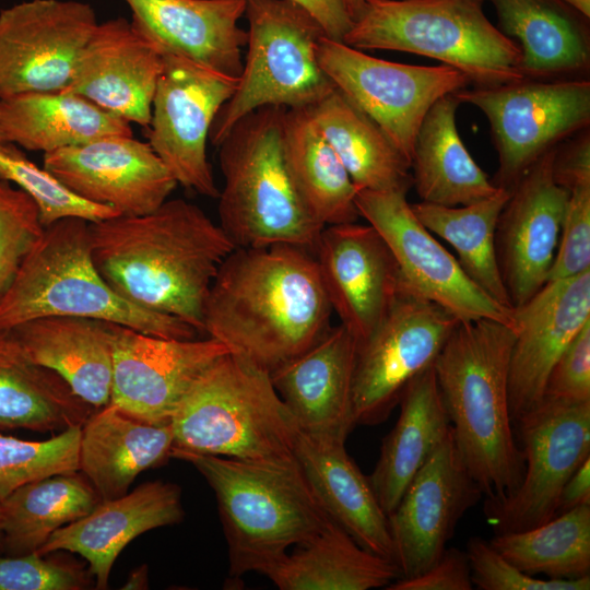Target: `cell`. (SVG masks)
<instances>
[{"label":"cell","instance_id":"cell-1","mask_svg":"<svg viewBox=\"0 0 590 590\" xmlns=\"http://www.w3.org/2000/svg\"><path fill=\"white\" fill-rule=\"evenodd\" d=\"M332 312L310 250L235 248L206 295L203 332L270 373L314 344Z\"/></svg>","mask_w":590,"mask_h":590},{"label":"cell","instance_id":"cell-2","mask_svg":"<svg viewBox=\"0 0 590 590\" xmlns=\"http://www.w3.org/2000/svg\"><path fill=\"white\" fill-rule=\"evenodd\" d=\"M93 261L126 300L203 332V307L223 260L236 247L197 204L166 200L142 215L90 223Z\"/></svg>","mask_w":590,"mask_h":590},{"label":"cell","instance_id":"cell-3","mask_svg":"<svg viewBox=\"0 0 590 590\" xmlns=\"http://www.w3.org/2000/svg\"><path fill=\"white\" fill-rule=\"evenodd\" d=\"M515 335L496 320L459 321L434 362L453 441L486 498L511 493L524 469L508 399Z\"/></svg>","mask_w":590,"mask_h":590},{"label":"cell","instance_id":"cell-4","mask_svg":"<svg viewBox=\"0 0 590 590\" xmlns=\"http://www.w3.org/2000/svg\"><path fill=\"white\" fill-rule=\"evenodd\" d=\"M170 458L194 467L214 492L232 577L262 574L331 520L295 456L248 460L172 449Z\"/></svg>","mask_w":590,"mask_h":590},{"label":"cell","instance_id":"cell-5","mask_svg":"<svg viewBox=\"0 0 590 590\" xmlns=\"http://www.w3.org/2000/svg\"><path fill=\"white\" fill-rule=\"evenodd\" d=\"M49 316L98 319L164 339H193L199 333L177 317L119 296L93 261L90 222L79 217L45 227L0 298L2 330Z\"/></svg>","mask_w":590,"mask_h":590},{"label":"cell","instance_id":"cell-6","mask_svg":"<svg viewBox=\"0 0 590 590\" xmlns=\"http://www.w3.org/2000/svg\"><path fill=\"white\" fill-rule=\"evenodd\" d=\"M281 106L240 118L217 146L224 185L219 225L236 248L294 245L315 252L324 226L306 209L282 146Z\"/></svg>","mask_w":590,"mask_h":590},{"label":"cell","instance_id":"cell-7","mask_svg":"<svg viewBox=\"0 0 590 590\" xmlns=\"http://www.w3.org/2000/svg\"><path fill=\"white\" fill-rule=\"evenodd\" d=\"M485 0H364L342 43L403 51L460 70L480 87L523 80L518 44L485 15Z\"/></svg>","mask_w":590,"mask_h":590},{"label":"cell","instance_id":"cell-8","mask_svg":"<svg viewBox=\"0 0 590 590\" xmlns=\"http://www.w3.org/2000/svg\"><path fill=\"white\" fill-rule=\"evenodd\" d=\"M170 424L173 449L248 460L295 456L299 432L270 373L231 352L196 379Z\"/></svg>","mask_w":590,"mask_h":590},{"label":"cell","instance_id":"cell-9","mask_svg":"<svg viewBox=\"0 0 590 590\" xmlns=\"http://www.w3.org/2000/svg\"><path fill=\"white\" fill-rule=\"evenodd\" d=\"M247 51L233 95L212 123L219 146L232 127L266 106L310 108L335 90L318 60L326 36L317 20L290 0H246Z\"/></svg>","mask_w":590,"mask_h":590},{"label":"cell","instance_id":"cell-10","mask_svg":"<svg viewBox=\"0 0 590 590\" xmlns=\"http://www.w3.org/2000/svg\"><path fill=\"white\" fill-rule=\"evenodd\" d=\"M453 94L486 117L498 155L492 181L508 190L544 153L590 125L588 78L523 79Z\"/></svg>","mask_w":590,"mask_h":590},{"label":"cell","instance_id":"cell-11","mask_svg":"<svg viewBox=\"0 0 590 590\" xmlns=\"http://www.w3.org/2000/svg\"><path fill=\"white\" fill-rule=\"evenodd\" d=\"M319 64L335 88L365 113L410 163L423 118L446 94L471 84L450 66H416L376 58L324 36Z\"/></svg>","mask_w":590,"mask_h":590},{"label":"cell","instance_id":"cell-12","mask_svg":"<svg viewBox=\"0 0 590 590\" xmlns=\"http://www.w3.org/2000/svg\"><path fill=\"white\" fill-rule=\"evenodd\" d=\"M517 422L522 479L508 495L484 502L495 534L524 531L555 517L565 483L590 457V401L543 398Z\"/></svg>","mask_w":590,"mask_h":590},{"label":"cell","instance_id":"cell-13","mask_svg":"<svg viewBox=\"0 0 590 590\" xmlns=\"http://www.w3.org/2000/svg\"><path fill=\"white\" fill-rule=\"evenodd\" d=\"M458 323L448 310L401 285L384 319L357 344L352 390L355 424L386 421L405 386L434 365Z\"/></svg>","mask_w":590,"mask_h":590},{"label":"cell","instance_id":"cell-14","mask_svg":"<svg viewBox=\"0 0 590 590\" xmlns=\"http://www.w3.org/2000/svg\"><path fill=\"white\" fill-rule=\"evenodd\" d=\"M406 193L357 189L355 203L390 248L401 285L441 306L459 321L492 319L514 328V308L481 290L415 216Z\"/></svg>","mask_w":590,"mask_h":590},{"label":"cell","instance_id":"cell-15","mask_svg":"<svg viewBox=\"0 0 590 590\" xmlns=\"http://www.w3.org/2000/svg\"><path fill=\"white\" fill-rule=\"evenodd\" d=\"M237 82L238 78L165 55L152 101L149 144L177 184L212 199L220 190L206 143L214 118Z\"/></svg>","mask_w":590,"mask_h":590},{"label":"cell","instance_id":"cell-16","mask_svg":"<svg viewBox=\"0 0 590 590\" xmlns=\"http://www.w3.org/2000/svg\"><path fill=\"white\" fill-rule=\"evenodd\" d=\"M93 7L74 0H28L0 11V98L60 92L97 26Z\"/></svg>","mask_w":590,"mask_h":590},{"label":"cell","instance_id":"cell-17","mask_svg":"<svg viewBox=\"0 0 590 590\" xmlns=\"http://www.w3.org/2000/svg\"><path fill=\"white\" fill-rule=\"evenodd\" d=\"M228 352L210 337L164 339L114 323L109 403L148 423H170L196 379Z\"/></svg>","mask_w":590,"mask_h":590},{"label":"cell","instance_id":"cell-18","mask_svg":"<svg viewBox=\"0 0 590 590\" xmlns=\"http://www.w3.org/2000/svg\"><path fill=\"white\" fill-rule=\"evenodd\" d=\"M482 496L450 433L388 516L399 578H411L428 569L446 550L459 520Z\"/></svg>","mask_w":590,"mask_h":590},{"label":"cell","instance_id":"cell-19","mask_svg":"<svg viewBox=\"0 0 590 590\" xmlns=\"http://www.w3.org/2000/svg\"><path fill=\"white\" fill-rule=\"evenodd\" d=\"M80 198L142 215L163 204L178 185L149 142L107 135L44 153V165Z\"/></svg>","mask_w":590,"mask_h":590},{"label":"cell","instance_id":"cell-20","mask_svg":"<svg viewBox=\"0 0 590 590\" xmlns=\"http://www.w3.org/2000/svg\"><path fill=\"white\" fill-rule=\"evenodd\" d=\"M556 148L544 153L519 178L498 219L497 257L514 308L546 283L556 255L569 196L553 178Z\"/></svg>","mask_w":590,"mask_h":590},{"label":"cell","instance_id":"cell-21","mask_svg":"<svg viewBox=\"0 0 590 590\" xmlns=\"http://www.w3.org/2000/svg\"><path fill=\"white\" fill-rule=\"evenodd\" d=\"M314 255L332 311L362 343L401 290L390 248L371 225L353 222L324 226Z\"/></svg>","mask_w":590,"mask_h":590},{"label":"cell","instance_id":"cell-22","mask_svg":"<svg viewBox=\"0 0 590 590\" xmlns=\"http://www.w3.org/2000/svg\"><path fill=\"white\" fill-rule=\"evenodd\" d=\"M589 320L590 270L548 281L514 308L516 335L508 371L512 421L541 402L555 362Z\"/></svg>","mask_w":590,"mask_h":590},{"label":"cell","instance_id":"cell-23","mask_svg":"<svg viewBox=\"0 0 590 590\" xmlns=\"http://www.w3.org/2000/svg\"><path fill=\"white\" fill-rule=\"evenodd\" d=\"M356 355V339L340 323L270 371L300 433L345 442L356 425L352 402Z\"/></svg>","mask_w":590,"mask_h":590},{"label":"cell","instance_id":"cell-24","mask_svg":"<svg viewBox=\"0 0 590 590\" xmlns=\"http://www.w3.org/2000/svg\"><path fill=\"white\" fill-rule=\"evenodd\" d=\"M163 55L131 21L98 23L85 44L67 92L148 128Z\"/></svg>","mask_w":590,"mask_h":590},{"label":"cell","instance_id":"cell-25","mask_svg":"<svg viewBox=\"0 0 590 590\" xmlns=\"http://www.w3.org/2000/svg\"><path fill=\"white\" fill-rule=\"evenodd\" d=\"M132 24L160 52L239 78L247 31L246 0H123Z\"/></svg>","mask_w":590,"mask_h":590},{"label":"cell","instance_id":"cell-26","mask_svg":"<svg viewBox=\"0 0 590 590\" xmlns=\"http://www.w3.org/2000/svg\"><path fill=\"white\" fill-rule=\"evenodd\" d=\"M181 489L161 480L142 483L125 495L101 500L86 516L56 530L37 551L79 554L87 563L96 589H107L121 551L137 536L184 518Z\"/></svg>","mask_w":590,"mask_h":590},{"label":"cell","instance_id":"cell-27","mask_svg":"<svg viewBox=\"0 0 590 590\" xmlns=\"http://www.w3.org/2000/svg\"><path fill=\"white\" fill-rule=\"evenodd\" d=\"M344 445L298 432L294 455L327 515L362 547L393 562L388 515Z\"/></svg>","mask_w":590,"mask_h":590},{"label":"cell","instance_id":"cell-28","mask_svg":"<svg viewBox=\"0 0 590 590\" xmlns=\"http://www.w3.org/2000/svg\"><path fill=\"white\" fill-rule=\"evenodd\" d=\"M485 1L495 9L499 30L517 39L524 79L548 81L588 76V17L562 0Z\"/></svg>","mask_w":590,"mask_h":590},{"label":"cell","instance_id":"cell-29","mask_svg":"<svg viewBox=\"0 0 590 590\" xmlns=\"http://www.w3.org/2000/svg\"><path fill=\"white\" fill-rule=\"evenodd\" d=\"M173 445L170 423H148L108 403L81 426L79 471L102 500L117 498L140 473L170 458Z\"/></svg>","mask_w":590,"mask_h":590},{"label":"cell","instance_id":"cell-30","mask_svg":"<svg viewBox=\"0 0 590 590\" xmlns=\"http://www.w3.org/2000/svg\"><path fill=\"white\" fill-rule=\"evenodd\" d=\"M11 331L34 362L57 373L83 401L95 409L109 403L114 322L49 316Z\"/></svg>","mask_w":590,"mask_h":590},{"label":"cell","instance_id":"cell-31","mask_svg":"<svg viewBox=\"0 0 590 590\" xmlns=\"http://www.w3.org/2000/svg\"><path fill=\"white\" fill-rule=\"evenodd\" d=\"M398 404L397 423L384 438L379 458L368 476L388 516L417 471L451 433L434 365L405 386Z\"/></svg>","mask_w":590,"mask_h":590},{"label":"cell","instance_id":"cell-32","mask_svg":"<svg viewBox=\"0 0 590 590\" xmlns=\"http://www.w3.org/2000/svg\"><path fill=\"white\" fill-rule=\"evenodd\" d=\"M133 135L130 122L67 91L0 98V141L52 152L107 135Z\"/></svg>","mask_w":590,"mask_h":590},{"label":"cell","instance_id":"cell-33","mask_svg":"<svg viewBox=\"0 0 590 590\" xmlns=\"http://www.w3.org/2000/svg\"><path fill=\"white\" fill-rule=\"evenodd\" d=\"M453 93L437 99L417 130L411 169L422 202L445 206L468 205L494 196L495 186L475 163L458 132Z\"/></svg>","mask_w":590,"mask_h":590},{"label":"cell","instance_id":"cell-34","mask_svg":"<svg viewBox=\"0 0 590 590\" xmlns=\"http://www.w3.org/2000/svg\"><path fill=\"white\" fill-rule=\"evenodd\" d=\"M94 410L34 362L11 330L0 329V430L61 432L82 426Z\"/></svg>","mask_w":590,"mask_h":590},{"label":"cell","instance_id":"cell-35","mask_svg":"<svg viewBox=\"0 0 590 590\" xmlns=\"http://www.w3.org/2000/svg\"><path fill=\"white\" fill-rule=\"evenodd\" d=\"M261 575L281 590H369L400 577L392 560L362 547L332 519Z\"/></svg>","mask_w":590,"mask_h":590},{"label":"cell","instance_id":"cell-36","mask_svg":"<svg viewBox=\"0 0 590 590\" xmlns=\"http://www.w3.org/2000/svg\"><path fill=\"white\" fill-rule=\"evenodd\" d=\"M307 109L357 189L406 193L413 186L406 158L339 90Z\"/></svg>","mask_w":590,"mask_h":590},{"label":"cell","instance_id":"cell-37","mask_svg":"<svg viewBox=\"0 0 590 590\" xmlns=\"http://www.w3.org/2000/svg\"><path fill=\"white\" fill-rule=\"evenodd\" d=\"M283 155L310 215L322 226L357 222V188L307 108L285 109Z\"/></svg>","mask_w":590,"mask_h":590},{"label":"cell","instance_id":"cell-38","mask_svg":"<svg viewBox=\"0 0 590 590\" xmlns=\"http://www.w3.org/2000/svg\"><path fill=\"white\" fill-rule=\"evenodd\" d=\"M101 500L80 471L19 487L0 502L3 552L11 556L37 552L56 530L86 516Z\"/></svg>","mask_w":590,"mask_h":590},{"label":"cell","instance_id":"cell-39","mask_svg":"<svg viewBox=\"0 0 590 590\" xmlns=\"http://www.w3.org/2000/svg\"><path fill=\"white\" fill-rule=\"evenodd\" d=\"M510 190L500 188L482 201L459 206L427 202L411 204L417 220L450 244L468 276L500 305L514 308L505 286L496 249V228Z\"/></svg>","mask_w":590,"mask_h":590},{"label":"cell","instance_id":"cell-40","mask_svg":"<svg viewBox=\"0 0 590 590\" xmlns=\"http://www.w3.org/2000/svg\"><path fill=\"white\" fill-rule=\"evenodd\" d=\"M528 575L577 579L590 571V505L562 512L534 528L495 534L489 541Z\"/></svg>","mask_w":590,"mask_h":590},{"label":"cell","instance_id":"cell-41","mask_svg":"<svg viewBox=\"0 0 590 590\" xmlns=\"http://www.w3.org/2000/svg\"><path fill=\"white\" fill-rule=\"evenodd\" d=\"M0 179L14 184L34 201L44 227L68 217L93 223L119 215L109 206L80 198L17 145L5 141H0Z\"/></svg>","mask_w":590,"mask_h":590},{"label":"cell","instance_id":"cell-42","mask_svg":"<svg viewBox=\"0 0 590 590\" xmlns=\"http://www.w3.org/2000/svg\"><path fill=\"white\" fill-rule=\"evenodd\" d=\"M80 437L81 426L39 441L0 434V502L30 482L79 471Z\"/></svg>","mask_w":590,"mask_h":590},{"label":"cell","instance_id":"cell-43","mask_svg":"<svg viewBox=\"0 0 590 590\" xmlns=\"http://www.w3.org/2000/svg\"><path fill=\"white\" fill-rule=\"evenodd\" d=\"M44 229L34 201L17 187L0 179V298Z\"/></svg>","mask_w":590,"mask_h":590},{"label":"cell","instance_id":"cell-44","mask_svg":"<svg viewBox=\"0 0 590 590\" xmlns=\"http://www.w3.org/2000/svg\"><path fill=\"white\" fill-rule=\"evenodd\" d=\"M93 579L88 568L60 551L0 558V590H82Z\"/></svg>","mask_w":590,"mask_h":590},{"label":"cell","instance_id":"cell-45","mask_svg":"<svg viewBox=\"0 0 590 590\" xmlns=\"http://www.w3.org/2000/svg\"><path fill=\"white\" fill-rule=\"evenodd\" d=\"M467 555L473 586L482 590H589L590 576L577 579L538 578L507 560L489 541L470 538Z\"/></svg>","mask_w":590,"mask_h":590},{"label":"cell","instance_id":"cell-46","mask_svg":"<svg viewBox=\"0 0 590 590\" xmlns=\"http://www.w3.org/2000/svg\"><path fill=\"white\" fill-rule=\"evenodd\" d=\"M568 193L559 241L546 282L590 270V186Z\"/></svg>","mask_w":590,"mask_h":590},{"label":"cell","instance_id":"cell-47","mask_svg":"<svg viewBox=\"0 0 590 590\" xmlns=\"http://www.w3.org/2000/svg\"><path fill=\"white\" fill-rule=\"evenodd\" d=\"M543 398L568 402L590 401V320L555 362Z\"/></svg>","mask_w":590,"mask_h":590},{"label":"cell","instance_id":"cell-48","mask_svg":"<svg viewBox=\"0 0 590 590\" xmlns=\"http://www.w3.org/2000/svg\"><path fill=\"white\" fill-rule=\"evenodd\" d=\"M471 568L465 551L446 547L441 556L425 571L411 578H398L388 590H471Z\"/></svg>","mask_w":590,"mask_h":590},{"label":"cell","instance_id":"cell-49","mask_svg":"<svg viewBox=\"0 0 590 590\" xmlns=\"http://www.w3.org/2000/svg\"><path fill=\"white\" fill-rule=\"evenodd\" d=\"M552 173L554 181L568 192L590 186V129L586 128L559 143Z\"/></svg>","mask_w":590,"mask_h":590},{"label":"cell","instance_id":"cell-50","mask_svg":"<svg viewBox=\"0 0 590 590\" xmlns=\"http://www.w3.org/2000/svg\"><path fill=\"white\" fill-rule=\"evenodd\" d=\"M312 15L327 37L342 42L353 24L344 0H290Z\"/></svg>","mask_w":590,"mask_h":590},{"label":"cell","instance_id":"cell-51","mask_svg":"<svg viewBox=\"0 0 590 590\" xmlns=\"http://www.w3.org/2000/svg\"><path fill=\"white\" fill-rule=\"evenodd\" d=\"M582 505H590V457L577 468L565 483L556 515Z\"/></svg>","mask_w":590,"mask_h":590},{"label":"cell","instance_id":"cell-52","mask_svg":"<svg viewBox=\"0 0 590 590\" xmlns=\"http://www.w3.org/2000/svg\"><path fill=\"white\" fill-rule=\"evenodd\" d=\"M148 567L142 565L130 574L122 589H148Z\"/></svg>","mask_w":590,"mask_h":590},{"label":"cell","instance_id":"cell-53","mask_svg":"<svg viewBox=\"0 0 590 590\" xmlns=\"http://www.w3.org/2000/svg\"><path fill=\"white\" fill-rule=\"evenodd\" d=\"M583 16L590 19V0H562Z\"/></svg>","mask_w":590,"mask_h":590},{"label":"cell","instance_id":"cell-54","mask_svg":"<svg viewBox=\"0 0 590 590\" xmlns=\"http://www.w3.org/2000/svg\"><path fill=\"white\" fill-rule=\"evenodd\" d=\"M346 9L354 21L364 7V0H344Z\"/></svg>","mask_w":590,"mask_h":590},{"label":"cell","instance_id":"cell-55","mask_svg":"<svg viewBox=\"0 0 590 590\" xmlns=\"http://www.w3.org/2000/svg\"><path fill=\"white\" fill-rule=\"evenodd\" d=\"M0 552H3L2 510L0 505Z\"/></svg>","mask_w":590,"mask_h":590}]
</instances>
